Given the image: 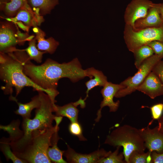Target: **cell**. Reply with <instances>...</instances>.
Listing matches in <instances>:
<instances>
[{"label":"cell","mask_w":163,"mask_h":163,"mask_svg":"<svg viewBox=\"0 0 163 163\" xmlns=\"http://www.w3.org/2000/svg\"><path fill=\"white\" fill-rule=\"evenodd\" d=\"M23 71L34 82L56 96L59 93L57 88L61 78H68L75 83L88 77L86 69L82 68L77 58L62 63L48 59L41 65H36L28 56L24 64Z\"/></svg>","instance_id":"6da1fadb"},{"label":"cell","mask_w":163,"mask_h":163,"mask_svg":"<svg viewBox=\"0 0 163 163\" xmlns=\"http://www.w3.org/2000/svg\"><path fill=\"white\" fill-rule=\"evenodd\" d=\"M27 56L24 51L15 47L0 52V78L5 83V85L1 87L4 94H9V100L17 102L16 97L22 89L30 87L34 91L44 92L53 102H56L55 95L37 85L24 72V64Z\"/></svg>","instance_id":"7a4b0ae2"},{"label":"cell","mask_w":163,"mask_h":163,"mask_svg":"<svg viewBox=\"0 0 163 163\" xmlns=\"http://www.w3.org/2000/svg\"><path fill=\"white\" fill-rule=\"evenodd\" d=\"M40 99V104L35 110V116L32 119H23L22 124L24 134L16 142H11V149L14 153L20 151L30 140L32 133L37 130H43L53 126L52 124L56 116L55 104L52 102L49 96L42 91H37Z\"/></svg>","instance_id":"3957f363"},{"label":"cell","mask_w":163,"mask_h":163,"mask_svg":"<svg viewBox=\"0 0 163 163\" xmlns=\"http://www.w3.org/2000/svg\"><path fill=\"white\" fill-rule=\"evenodd\" d=\"M63 117H56L54 126L43 130L32 132L30 139L19 152L14 153L26 163H51L47 155L48 148L52 146L54 135L59 130V125Z\"/></svg>","instance_id":"277c9868"},{"label":"cell","mask_w":163,"mask_h":163,"mask_svg":"<svg viewBox=\"0 0 163 163\" xmlns=\"http://www.w3.org/2000/svg\"><path fill=\"white\" fill-rule=\"evenodd\" d=\"M104 143L114 147L122 146L126 163H129V155L133 151L142 153L146 149L140 129L126 124L113 130L107 136Z\"/></svg>","instance_id":"5b68a950"},{"label":"cell","mask_w":163,"mask_h":163,"mask_svg":"<svg viewBox=\"0 0 163 163\" xmlns=\"http://www.w3.org/2000/svg\"><path fill=\"white\" fill-rule=\"evenodd\" d=\"M123 34L127 48L133 53L138 48L152 41L163 43V25L158 27L136 29L125 24Z\"/></svg>","instance_id":"8992f818"},{"label":"cell","mask_w":163,"mask_h":163,"mask_svg":"<svg viewBox=\"0 0 163 163\" xmlns=\"http://www.w3.org/2000/svg\"><path fill=\"white\" fill-rule=\"evenodd\" d=\"M161 59L159 56L155 54L145 59L133 76L129 77L120 83L125 88L119 91L115 97L117 98L124 97L136 90L137 88L152 71L154 66Z\"/></svg>","instance_id":"52a82bcc"},{"label":"cell","mask_w":163,"mask_h":163,"mask_svg":"<svg viewBox=\"0 0 163 163\" xmlns=\"http://www.w3.org/2000/svg\"><path fill=\"white\" fill-rule=\"evenodd\" d=\"M153 3L149 0H132L125 11L124 19L125 24L133 28L137 20L146 16Z\"/></svg>","instance_id":"ba28073f"},{"label":"cell","mask_w":163,"mask_h":163,"mask_svg":"<svg viewBox=\"0 0 163 163\" xmlns=\"http://www.w3.org/2000/svg\"><path fill=\"white\" fill-rule=\"evenodd\" d=\"M67 149L64 150L63 155L67 163H98L103 158L107 156L111 152L101 149L88 154L78 153L67 144Z\"/></svg>","instance_id":"9c48e42d"},{"label":"cell","mask_w":163,"mask_h":163,"mask_svg":"<svg viewBox=\"0 0 163 163\" xmlns=\"http://www.w3.org/2000/svg\"><path fill=\"white\" fill-rule=\"evenodd\" d=\"M124 88L125 87L120 84H115L108 82L103 87L101 91L103 100L101 103L100 108L97 113V117L95 119L96 122H98L101 119V111L104 107H108L110 112H115L117 110L119 106L120 101L118 100L114 102L113 98L119 91Z\"/></svg>","instance_id":"30bf717a"},{"label":"cell","mask_w":163,"mask_h":163,"mask_svg":"<svg viewBox=\"0 0 163 163\" xmlns=\"http://www.w3.org/2000/svg\"><path fill=\"white\" fill-rule=\"evenodd\" d=\"M149 125L140 129L145 146L151 152L155 151L163 153V132L158 129V126L151 129Z\"/></svg>","instance_id":"8fae6325"},{"label":"cell","mask_w":163,"mask_h":163,"mask_svg":"<svg viewBox=\"0 0 163 163\" xmlns=\"http://www.w3.org/2000/svg\"><path fill=\"white\" fill-rule=\"evenodd\" d=\"M152 99L163 95V84L158 77L151 71L137 88Z\"/></svg>","instance_id":"7c38bea8"},{"label":"cell","mask_w":163,"mask_h":163,"mask_svg":"<svg viewBox=\"0 0 163 163\" xmlns=\"http://www.w3.org/2000/svg\"><path fill=\"white\" fill-rule=\"evenodd\" d=\"M160 3H153L146 16L137 20L133 28L136 29L159 27L163 25L160 11Z\"/></svg>","instance_id":"4fadbf2b"},{"label":"cell","mask_w":163,"mask_h":163,"mask_svg":"<svg viewBox=\"0 0 163 163\" xmlns=\"http://www.w3.org/2000/svg\"><path fill=\"white\" fill-rule=\"evenodd\" d=\"M18 37L13 30L8 26H2L0 29V52L15 47L18 44L22 43L24 41Z\"/></svg>","instance_id":"5bb4252c"},{"label":"cell","mask_w":163,"mask_h":163,"mask_svg":"<svg viewBox=\"0 0 163 163\" xmlns=\"http://www.w3.org/2000/svg\"><path fill=\"white\" fill-rule=\"evenodd\" d=\"M84 99L80 98L75 102H71L63 106H59L56 104L55 106V112L56 116L66 117L71 122L78 121L79 110L77 108L80 105L82 107L85 106Z\"/></svg>","instance_id":"9a60e30c"},{"label":"cell","mask_w":163,"mask_h":163,"mask_svg":"<svg viewBox=\"0 0 163 163\" xmlns=\"http://www.w3.org/2000/svg\"><path fill=\"white\" fill-rule=\"evenodd\" d=\"M33 30L36 34L35 38L37 43V47L38 50L50 54L53 53L59 43L52 37L46 39L45 33L37 26L34 27Z\"/></svg>","instance_id":"2e32d148"},{"label":"cell","mask_w":163,"mask_h":163,"mask_svg":"<svg viewBox=\"0 0 163 163\" xmlns=\"http://www.w3.org/2000/svg\"><path fill=\"white\" fill-rule=\"evenodd\" d=\"M41 19L40 16L36 14L32 10L24 7L20 10L14 17L11 18L9 21L14 22L21 21L27 28L39 25L42 21Z\"/></svg>","instance_id":"e0dca14e"},{"label":"cell","mask_w":163,"mask_h":163,"mask_svg":"<svg viewBox=\"0 0 163 163\" xmlns=\"http://www.w3.org/2000/svg\"><path fill=\"white\" fill-rule=\"evenodd\" d=\"M86 70L88 77L90 79L85 83L87 90L86 97L84 99L85 100L88 97V94L91 90L95 87H104L108 82L106 76L101 71L93 67L88 68Z\"/></svg>","instance_id":"ac0fdd59"},{"label":"cell","mask_w":163,"mask_h":163,"mask_svg":"<svg viewBox=\"0 0 163 163\" xmlns=\"http://www.w3.org/2000/svg\"><path fill=\"white\" fill-rule=\"evenodd\" d=\"M32 10L39 15L49 14L59 4L58 0H28Z\"/></svg>","instance_id":"d6986e66"},{"label":"cell","mask_w":163,"mask_h":163,"mask_svg":"<svg viewBox=\"0 0 163 163\" xmlns=\"http://www.w3.org/2000/svg\"><path fill=\"white\" fill-rule=\"evenodd\" d=\"M40 102V97L38 94L33 97L31 101L27 103L22 104L18 101L16 103L18 108L15 111V113L21 116L23 119L30 118L32 110L39 107Z\"/></svg>","instance_id":"ffe728a7"},{"label":"cell","mask_w":163,"mask_h":163,"mask_svg":"<svg viewBox=\"0 0 163 163\" xmlns=\"http://www.w3.org/2000/svg\"><path fill=\"white\" fill-rule=\"evenodd\" d=\"M58 132V131L56 132L54 135L52 146L48 148L47 155L52 162L66 163L67 161L62 158L64 150H61L57 146L58 142L60 139Z\"/></svg>","instance_id":"44dd1931"},{"label":"cell","mask_w":163,"mask_h":163,"mask_svg":"<svg viewBox=\"0 0 163 163\" xmlns=\"http://www.w3.org/2000/svg\"><path fill=\"white\" fill-rule=\"evenodd\" d=\"M20 121L19 119L12 121L9 124L7 125H0V129L6 131L9 135L11 142H16L23 136L24 133L19 128Z\"/></svg>","instance_id":"7402d4cb"},{"label":"cell","mask_w":163,"mask_h":163,"mask_svg":"<svg viewBox=\"0 0 163 163\" xmlns=\"http://www.w3.org/2000/svg\"><path fill=\"white\" fill-rule=\"evenodd\" d=\"M135 58L134 65L138 69L142 63L153 54L152 49L147 45L142 46L133 52Z\"/></svg>","instance_id":"603a6c76"},{"label":"cell","mask_w":163,"mask_h":163,"mask_svg":"<svg viewBox=\"0 0 163 163\" xmlns=\"http://www.w3.org/2000/svg\"><path fill=\"white\" fill-rule=\"evenodd\" d=\"M11 141L9 138H2L0 140V149L7 161L11 160L14 163H26L17 157L11 150Z\"/></svg>","instance_id":"cb8c5ba5"},{"label":"cell","mask_w":163,"mask_h":163,"mask_svg":"<svg viewBox=\"0 0 163 163\" xmlns=\"http://www.w3.org/2000/svg\"><path fill=\"white\" fill-rule=\"evenodd\" d=\"M35 38H32L29 40L28 46L26 48L23 49L28 56L30 60H33L38 63L42 61L43 55L46 52L38 50L36 44Z\"/></svg>","instance_id":"d4e9b609"},{"label":"cell","mask_w":163,"mask_h":163,"mask_svg":"<svg viewBox=\"0 0 163 163\" xmlns=\"http://www.w3.org/2000/svg\"><path fill=\"white\" fill-rule=\"evenodd\" d=\"M25 4V0H11L5 4L4 11L7 16L13 18L20 10L24 8Z\"/></svg>","instance_id":"484cf974"},{"label":"cell","mask_w":163,"mask_h":163,"mask_svg":"<svg viewBox=\"0 0 163 163\" xmlns=\"http://www.w3.org/2000/svg\"><path fill=\"white\" fill-rule=\"evenodd\" d=\"M120 146L116 147V149L112 152L107 157L100 160L98 163H125L124 157L123 152L119 153Z\"/></svg>","instance_id":"4316f807"},{"label":"cell","mask_w":163,"mask_h":163,"mask_svg":"<svg viewBox=\"0 0 163 163\" xmlns=\"http://www.w3.org/2000/svg\"><path fill=\"white\" fill-rule=\"evenodd\" d=\"M69 130L72 135L77 137L80 140H86L83 136L82 126L78 121L71 122L69 125Z\"/></svg>","instance_id":"83f0119b"},{"label":"cell","mask_w":163,"mask_h":163,"mask_svg":"<svg viewBox=\"0 0 163 163\" xmlns=\"http://www.w3.org/2000/svg\"><path fill=\"white\" fill-rule=\"evenodd\" d=\"M150 152L149 151L146 153H141L137 151H133L129 155V163H146V159Z\"/></svg>","instance_id":"f1b7e54d"},{"label":"cell","mask_w":163,"mask_h":163,"mask_svg":"<svg viewBox=\"0 0 163 163\" xmlns=\"http://www.w3.org/2000/svg\"><path fill=\"white\" fill-rule=\"evenodd\" d=\"M147 45L153 50L155 54L162 59L163 58V43L158 41H154L148 43Z\"/></svg>","instance_id":"f546056e"},{"label":"cell","mask_w":163,"mask_h":163,"mask_svg":"<svg viewBox=\"0 0 163 163\" xmlns=\"http://www.w3.org/2000/svg\"><path fill=\"white\" fill-rule=\"evenodd\" d=\"M153 120H158L163 112V103L155 104L150 107Z\"/></svg>","instance_id":"4dcf8cb0"},{"label":"cell","mask_w":163,"mask_h":163,"mask_svg":"<svg viewBox=\"0 0 163 163\" xmlns=\"http://www.w3.org/2000/svg\"><path fill=\"white\" fill-rule=\"evenodd\" d=\"M152 71L158 76L163 84V60L159 61L154 66Z\"/></svg>","instance_id":"1f68e13d"},{"label":"cell","mask_w":163,"mask_h":163,"mask_svg":"<svg viewBox=\"0 0 163 163\" xmlns=\"http://www.w3.org/2000/svg\"><path fill=\"white\" fill-rule=\"evenodd\" d=\"M152 163H163V153H158L155 151L151 153Z\"/></svg>","instance_id":"d6a6232c"},{"label":"cell","mask_w":163,"mask_h":163,"mask_svg":"<svg viewBox=\"0 0 163 163\" xmlns=\"http://www.w3.org/2000/svg\"><path fill=\"white\" fill-rule=\"evenodd\" d=\"M158 129L163 132V116H161L158 120Z\"/></svg>","instance_id":"836d02e7"},{"label":"cell","mask_w":163,"mask_h":163,"mask_svg":"<svg viewBox=\"0 0 163 163\" xmlns=\"http://www.w3.org/2000/svg\"><path fill=\"white\" fill-rule=\"evenodd\" d=\"M160 11L161 16L163 22V3H160Z\"/></svg>","instance_id":"e575fe53"}]
</instances>
